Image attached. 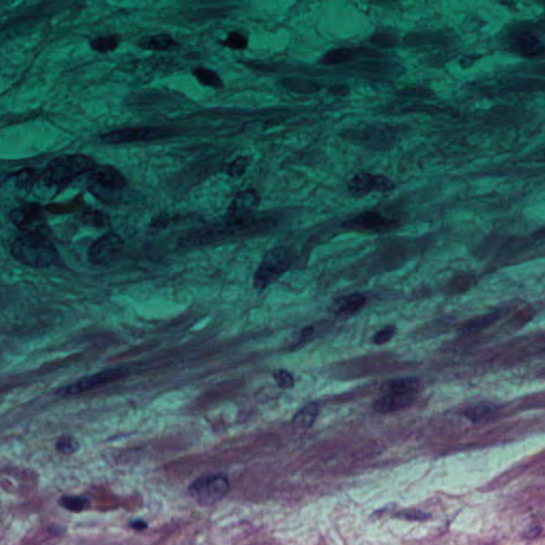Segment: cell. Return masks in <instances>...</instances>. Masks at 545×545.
I'll list each match as a JSON object with an SVG mask.
<instances>
[{
	"label": "cell",
	"mask_w": 545,
	"mask_h": 545,
	"mask_svg": "<svg viewBox=\"0 0 545 545\" xmlns=\"http://www.w3.org/2000/svg\"><path fill=\"white\" fill-rule=\"evenodd\" d=\"M291 265V258L287 249L283 247H275L266 253L255 272L253 285L255 289L262 291L276 281L281 275L287 272Z\"/></svg>",
	"instance_id": "4"
},
{
	"label": "cell",
	"mask_w": 545,
	"mask_h": 545,
	"mask_svg": "<svg viewBox=\"0 0 545 545\" xmlns=\"http://www.w3.org/2000/svg\"><path fill=\"white\" fill-rule=\"evenodd\" d=\"M36 178V172L31 168H25L17 174V187L23 189H30Z\"/></svg>",
	"instance_id": "26"
},
{
	"label": "cell",
	"mask_w": 545,
	"mask_h": 545,
	"mask_svg": "<svg viewBox=\"0 0 545 545\" xmlns=\"http://www.w3.org/2000/svg\"><path fill=\"white\" fill-rule=\"evenodd\" d=\"M396 332V328L394 325H387L385 326V327H383L382 329L379 330V331L376 332V334H375L374 336H373V342L375 343V344L377 345H382L385 344V343L389 342L390 340H391L392 338H393L394 334H395Z\"/></svg>",
	"instance_id": "29"
},
{
	"label": "cell",
	"mask_w": 545,
	"mask_h": 545,
	"mask_svg": "<svg viewBox=\"0 0 545 545\" xmlns=\"http://www.w3.org/2000/svg\"><path fill=\"white\" fill-rule=\"evenodd\" d=\"M194 75H195L196 78L202 84L215 87V89H221L223 87V82H221L219 75L216 72H212V70H206L204 67H198L194 72Z\"/></svg>",
	"instance_id": "21"
},
{
	"label": "cell",
	"mask_w": 545,
	"mask_h": 545,
	"mask_svg": "<svg viewBox=\"0 0 545 545\" xmlns=\"http://www.w3.org/2000/svg\"><path fill=\"white\" fill-rule=\"evenodd\" d=\"M247 38L246 36L243 35L240 32H231L229 35L226 38L224 45L229 47L231 49H236V50H242L247 47Z\"/></svg>",
	"instance_id": "27"
},
{
	"label": "cell",
	"mask_w": 545,
	"mask_h": 545,
	"mask_svg": "<svg viewBox=\"0 0 545 545\" xmlns=\"http://www.w3.org/2000/svg\"><path fill=\"white\" fill-rule=\"evenodd\" d=\"M11 253L17 261L32 268H48L60 261L59 253L48 236L40 234H25L17 238Z\"/></svg>",
	"instance_id": "1"
},
{
	"label": "cell",
	"mask_w": 545,
	"mask_h": 545,
	"mask_svg": "<svg viewBox=\"0 0 545 545\" xmlns=\"http://www.w3.org/2000/svg\"><path fill=\"white\" fill-rule=\"evenodd\" d=\"M10 219L26 234H40L49 236V229L45 221L43 208L35 204H26L10 213Z\"/></svg>",
	"instance_id": "8"
},
{
	"label": "cell",
	"mask_w": 545,
	"mask_h": 545,
	"mask_svg": "<svg viewBox=\"0 0 545 545\" xmlns=\"http://www.w3.org/2000/svg\"><path fill=\"white\" fill-rule=\"evenodd\" d=\"M494 412H495V407H494L493 404H478V406L468 409V410L466 411V417L470 419V421L474 422V423H479V422L485 421V419H487L488 417H491Z\"/></svg>",
	"instance_id": "23"
},
{
	"label": "cell",
	"mask_w": 545,
	"mask_h": 545,
	"mask_svg": "<svg viewBox=\"0 0 545 545\" xmlns=\"http://www.w3.org/2000/svg\"><path fill=\"white\" fill-rule=\"evenodd\" d=\"M419 387V380L415 377H404V378L391 379L381 385L380 392L387 393H412L417 392Z\"/></svg>",
	"instance_id": "16"
},
{
	"label": "cell",
	"mask_w": 545,
	"mask_h": 545,
	"mask_svg": "<svg viewBox=\"0 0 545 545\" xmlns=\"http://www.w3.org/2000/svg\"><path fill=\"white\" fill-rule=\"evenodd\" d=\"M397 517L404 519H410V521H424V519H428L430 515L423 512V511L406 510L404 512H400Z\"/></svg>",
	"instance_id": "32"
},
{
	"label": "cell",
	"mask_w": 545,
	"mask_h": 545,
	"mask_svg": "<svg viewBox=\"0 0 545 545\" xmlns=\"http://www.w3.org/2000/svg\"><path fill=\"white\" fill-rule=\"evenodd\" d=\"M89 178V192L101 202H114L121 197V192L127 185L125 177L113 166H95Z\"/></svg>",
	"instance_id": "3"
},
{
	"label": "cell",
	"mask_w": 545,
	"mask_h": 545,
	"mask_svg": "<svg viewBox=\"0 0 545 545\" xmlns=\"http://www.w3.org/2000/svg\"><path fill=\"white\" fill-rule=\"evenodd\" d=\"M59 504L66 510L72 512H80L89 507V500L84 496H63Z\"/></svg>",
	"instance_id": "22"
},
{
	"label": "cell",
	"mask_w": 545,
	"mask_h": 545,
	"mask_svg": "<svg viewBox=\"0 0 545 545\" xmlns=\"http://www.w3.org/2000/svg\"><path fill=\"white\" fill-rule=\"evenodd\" d=\"M95 166V162L87 155H72L57 158L49 163L44 179L49 185L64 187L77 177L91 172Z\"/></svg>",
	"instance_id": "2"
},
{
	"label": "cell",
	"mask_w": 545,
	"mask_h": 545,
	"mask_svg": "<svg viewBox=\"0 0 545 545\" xmlns=\"http://www.w3.org/2000/svg\"><path fill=\"white\" fill-rule=\"evenodd\" d=\"M123 240L119 234L110 233L98 238L89 251V260L94 265H108L123 251Z\"/></svg>",
	"instance_id": "11"
},
{
	"label": "cell",
	"mask_w": 545,
	"mask_h": 545,
	"mask_svg": "<svg viewBox=\"0 0 545 545\" xmlns=\"http://www.w3.org/2000/svg\"><path fill=\"white\" fill-rule=\"evenodd\" d=\"M119 40L116 35L99 36L91 40L89 45L93 50L100 53H110L119 46Z\"/></svg>",
	"instance_id": "20"
},
{
	"label": "cell",
	"mask_w": 545,
	"mask_h": 545,
	"mask_svg": "<svg viewBox=\"0 0 545 545\" xmlns=\"http://www.w3.org/2000/svg\"><path fill=\"white\" fill-rule=\"evenodd\" d=\"M511 49L524 57H536L544 50L543 40L536 34L528 30L515 32L509 40Z\"/></svg>",
	"instance_id": "13"
},
{
	"label": "cell",
	"mask_w": 545,
	"mask_h": 545,
	"mask_svg": "<svg viewBox=\"0 0 545 545\" xmlns=\"http://www.w3.org/2000/svg\"><path fill=\"white\" fill-rule=\"evenodd\" d=\"M417 392L412 393H387L375 402L374 410L378 413H391L411 406L417 400Z\"/></svg>",
	"instance_id": "14"
},
{
	"label": "cell",
	"mask_w": 545,
	"mask_h": 545,
	"mask_svg": "<svg viewBox=\"0 0 545 545\" xmlns=\"http://www.w3.org/2000/svg\"><path fill=\"white\" fill-rule=\"evenodd\" d=\"M80 221L84 225L92 226V227L104 228L110 225V217L106 213L98 210H87L80 215Z\"/></svg>",
	"instance_id": "19"
},
{
	"label": "cell",
	"mask_w": 545,
	"mask_h": 545,
	"mask_svg": "<svg viewBox=\"0 0 545 545\" xmlns=\"http://www.w3.org/2000/svg\"><path fill=\"white\" fill-rule=\"evenodd\" d=\"M78 442L72 436H62L57 442V449L63 453H72L77 451Z\"/></svg>",
	"instance_id": "31"
},
{
	"label": "cell",
	"mask_w": 545,
	"mask_h": 545,
	"mask_svg": "<svg viewBox=\"0 0 545 545\" xmlns=\"http://www.w3.org/2000/svg\"><path fill=\"white\" fill-rule=\"evenodd\" d=\"M130 526H131L133 529L143 530L146 529L147 524L146 522L143 521V519H136V521L131 522Z\"/></svg>",
	"instance_id": "33"
},
{
	"label": "cell",
	"mask_w": 545,
	"mask_h": 545,
	"mask_svg": "<svg viewBox=\"0 0 545 545\" xmlns=\"http://www.w3.org/2000/svg\"><path fill=\"white\" fill-rule=\"evenodd\" d=\"M395 189V182L385 175L358 172L347 182V191L355 198H363L372 193H387Z\"/></svg>",
	"instance_id": "7"
},
{
	"label": "cell",
	"mask_w": 545,
	"mask_h": 545,
	"mask_svg": "<svg viewBox=\"0 0 545 545\" xmlns=\"http://www.w3.org/2000/svg\"><path fill=\"white\" fill-rule=\"evenodd\" d=\"M166 136H167L166 131L160 128L128 127L102 134L101 140L109 144H123V143L157 140Z\"/></svg>",
	"instance_id": "12"
},
{
	"label": "cell",
	"mask_w": 545,
	"mask_h": 545,
	"mask_svg": "<svg viewBox=\"0 0 545 545\" xmlns=\"http://www.w3.org/2000/svg\"><path fill=\"white\" fill-rule=\"evenodd\" d=\"M259 204L257 193L251 189L240 192L228 210V223L238 227L248 223Z\"/></svg>",
	"instance_id": "10"
},
{
	"label": "cell",
	"mask_w": 545,
	"mask_h": 545,
	"mask_svg": "<svg viewBox=\"0 0 545 545\" xmlns=\"http://www.w3.org/2000/svg\"><path fill=\"white\" fill-rule=\"evenodd\" d=\"M497 319V314L495 313H490V314L483 315V316L476 317V319H470L468 323L464 324L462 327V331L464 332H475L478 330L483 329L487 326L491 325L492 323Z\"/></svg>",
	"instance_id": "24"
},
{
	"label": "cell",
	"mask_w": 545,
	"mask_h": 545,
	"mask_svg": "<svg viewBox=\"0 0 545 545\" xmlns=\"http://www.w3.org/2000/svg\"><path fill=\"white\" fill-rule=\"evenodd\" d=\"M541 528L540 527H532L529 528V530H528L527 532L525 534L526 538H534V536H538L539 534H540Z\"/></svg>",
	"instance_id": "34"
},
{
	"label": "cell",
	"mask_w": 545,
	"mask_h": 545,
	"mask_svg": "<svg viewBox=\"0 0 545 545\" xmlns=\"http://www.w3.org/2000/svg\"><path fill=\"white\" fill-rule=\"evenodd\" d=\"M275 380H276L277 385L282 390L291 389L294 385V378L292 376L291 373L287 372L285 370H275L272 374Z\"/></svg>",
	"instance_id": "28"
},
{
	"label": "cell",
	"mask_w": 545,
	"mask_h": 545,
	"mask_svg": "<svg viewBox=\"0 0 545 545\" xmlns=\"http://www.w3.org/2000/svg\"><path fill=\"white\" fill-rule=\"evenodd\" d=\"M249 160L247 158H238L236 161L228 165L227 172L231 177H240L244 174L248 166Z\"/></svg>",
	"instance_id": "30"
},
{
	"label": "cell",
	"mask_w": 545,
	"mask_h": 545,
	"mask_svg": "<svg viewBox=\"0 0 545 545\" xmlns=\"http://www.w3.org/2000/svg\"><path fill=\"white\" fill-rule=\"evenodd\" d=\"M319 413V406L315 402H310L302 407L293 417V426L298 429H308L314 423Z\"/></svg>",
	"instance_id": "17"
},
{
	"label": "cell",
	"mask_w": 545,
	"mask_h": 545,
	"mask_svg": "<svg viewBox=\"0 0 545 545\" xmlns=\"http://www.w3.org/2000/svg\"><path fill=\"white\" fill-rule=\"evenodd\" d=\"M351 231L368 234H385L394 231L400 226V221L385 216L378 211H363L344 223Z\"/></svg>",
	"instance_id": "5"
},
{
	"label": "cell",
	"mask_w": 545,
	"mask_h": 545,
	"mask_svg": "<svg viewBox=\"0 0 545 545\" xmlns=\"http://www.w3.org/2000/svg\"><path fill=\"white\" fill-rule=\"evenodd\" d=\"M229 480L224 475L200 477L189 485L192 497L202 505L210 506L221 500L229 491Z\"/></svg>",
	"instance_id": "6"
},
{
	"label": "cell",
	"mask_w": 545,
	"mask_h": 545,
	"mask_svg": "<svg viewBox=\"0 0 545 545\" xmlns=\"http://www.w3.org/2000/svg\"><path fill=\"white\" fill-rule=\"evenodd\" d=\"M140 46L147 50H170L177 46V43L167 34H157L143 38Z\"/></svg>",
	"instance_id": "18"
},
{
	"label": "cell",
	"mask_w": 545,
	"mask_h": 545,
	"mask_svg": "<svg viewBox=\"0 0 545 545\" xmlns=\"http://www.w3.org/2000/svg\"><path fill=\"white\" fill-rule=\"evenodd\" d=\"M353 55V51L349 49H336V50L330 51L325 57L321 59V63L324 64H340L351 59Z\"/></svg>",
	"instance_id": "25"
},
{
	"label": "cell",
	"mask_w": 545,
	"mask_h": 545,
	"mask_svg": "<svg viewBox=\"0 0 545 545\" xmlns=\"http://www.w3.org/2000/svg\"><path fill=\"white\" fill-rule=\"evenodd\" d=\"M128 375H129V370L127 368H110V370H102V372L91 375V376L83 377V378L75 381L72 385L62 387L59 393L63 394V395H76V394L84 393V392L104 387V385L114 382V381L121 380V379L127 377Z\"/></svg>",
	"instance_id": "9"
},
{
	"label": "cell",
	"mask_w": 545,
	"mask_h": 545,
	"mask_svg": "<svg viewBox=\"0 0 545 545\" xmlns=\"http://www.w3.org/2000/svg\"><path fill=\"white\" fill-rule=\"evenodd\" d=\"M365 304L366 297L363 294H347L334 300L331 311L338 316L348 317L361 310Z\"/></svg>",
	"instance_id": "15"
}]
</instances>
